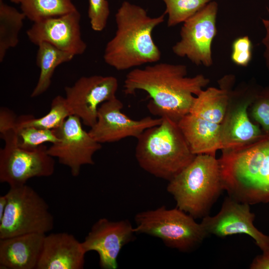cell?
Wrapping results in <instances>:
<instances>
[{
  "label": "cell",
  "instance_id": "cell-1",
  "mask_svg": "<svg viewBox=\"0 0 269 269\" xmlns=\"http://www.w3.org/2000/svg\"><path fill=\"white\" fill-rule=\"evenodd\" d=\"M209 82L201 74L188 77L184 64L162 62L131 70L123 87L126 95L145 91L150 98L147 106L151 114L178 123L189 114L196 96Z\"/></svg>",
  "mask_w": 269,
  "mask_h": 269
},
{
  "label": "cell",
  "instance_id": "cell-2",
  "mask_svg": "<svg viewBox=\"0 0 269 269\" xmlns=\"http://www.w3.org/2000/svg\"><path fill=\"white\" fill-rule=\"evenodd\" d=\"M165 14L151 17L143 7L123 1L115 15V34L105 48V63L124 71L159 61L161 52L152 33L164 22Z\"/></svg>",
  "mask_w": 269,
  "mask_h": 269
},
{
  "label": "cell",
  "instance_id": "cell-3",
  "mask_svg": "<svg viewBox=\"0 0 269 269\" xmlns=\"http://www.w3.org/2000/svg\"><path fill=\"white\" fill-rule=\"evenodd\" d=\"M219 161L230 197L249 205L269 202V135L243 147L222 150Z\"/></svg>",
  "mask_w": 269,
  "mask_h": 269
},
{
  "label": "cell",
  "instance_id": "cell-4",
  "mask_svg": "<svg viewBox=\"0 0 269 269\" xmlns=\"http://www.w3.org/2000/svg\"><path fill=\"white\" fill-rule=\"evenodd\" d=\"M145 130L137 138L135 156L140 167L150 174L169 181L188 165L194 154L178 123L166 117Z\"/></svg>",
  "mask_w": 269,
  "mask_h": 269
},
{
  "label": "cell",
  "instance_id": "cell-5",
  "mask_svg": "<svg viewBox=\"0 0 269 269\" xmlns=\"http://www.w3.org/2000/svg\"><path fill=\"white\" fill-rule=\"evenodd\" d=\"M223 190L219 159L208 154L196 155L188 165L169 181L167 186L177 207L194 219L208 215Z\"/></svg>",
  "mask_w": 269,
  "mask_h": 269
},
{
  "label": "cell",
  "instance_id": "cell-6",
  "mask_svg": "<svg viewBox=\"0 0 269 269\" xmlns=\"http://www.w3.org/2000/svg\"><path fill=\"white\" fill-rule=\"evenodd\" d=\"M136 233L161 239L165 246L179 251L194 250L208 235L201 223L176 207L162 206L138 213L134 217Z\"/></svg>",
  "mask_w": 269,
  "mask_h": 269
},
{
  "label": "cell",
  "instance_id": "cell-7",
  "mask_svg": "<svg viewBox=\"0 0 269 269\" xmlns=\"http://www.w3.org/2000/svg\"><path fill=\"white\" fill-rule=\"evenodd\" d=\"M7 204L0 220V239L41 233L54 227V218L44 199L25 184L10 187L5 194Z\"/></svg>",
  "mask_w": 269,
  "mask_h": 269
},
{
  "label": "cell",
  "instance_id": "cell-8",
  "mask_svg": "<svg viewBox=\"0 0 269 269\" xmlns=\"http://www.w3.org/2000/svg\"><path fill=\"white\" fill-rule=\"evenodd\" d=\"M229 89L227 112L221 124L222 148L234 149L246 146L264 138L267 134L253 123L249 108L262 87L255 80L242 82L234 90Z\"/></svg>",
  "mask_w": 269,
  "mask_h": 269
},
{
  "label": "cell",
  "instance_id": "cell-9",
  "mask_svg": "<svg viewBox=\"0 0 269 269\" xmlns=\"http://www.w3.org/2000/svg\"><path fill=\"white\" fill-rule=\"evenodd\" d=\"M218 10L217 2L211 1L183 23L180 39L172 47L175 55L197 66L212 65V43L217 33Z\"/></svg>",
  "mask_w": 269,
  "mask_h": 269
},
{
  "label": "cell",
  "instance_id": "cell-10",
  "mask_svg": "<svg viewBox=\"0 0 269 269\" xmlns=\"http://www.w3.org/2000/svg\"><path fill=\"white\" fill-rule=\"evenodd\" d=\"M44 144L28 150L14 142H5L0 150V182L10 187L23 185L33 177H49L55 170L54 157Z\"/></svg>",
  "mask_w": 269,
  "mask_h": 269
},
{
  "label": "cell",
  "instance_id": "cell-11",
  "mask_svg": "<svg viewBox=\"0 0 269 269\" xmlns=\"http://www.w3.org/2000/svg\"><path fill=\"white\" fill-rule=\"evenodd\" d=\"M82 121L71 115L58 128L54 130L59 140L47 148L49 155L67 166L73 176H78L81 167L94 164L93 155L101 147L89 132L84 130Z\"/></svg>",
  "mask_w": 269,
  "mask_h": 269
},
{
  "label": "cell",
  "instance_id": "cell-12",
  "mask_svg": "<svg viewBox=\"0 0 269 269\" xmlns=\"http://www.w3.org/2000/svg\"><path fill=\"white\" fill-rule=\"evenodd\" d=\"M117 79L112 76H83L64 88L65 99L72 115L90 127L96 123L101 104L116 97Z\"/></svg>",
  "mask_w": 269,
  "mask_h": 269
},
{
  "label": "cell",
  "instance_id": "cell-13",
  "mask_svg": "<svg viewBox=\"0 0 269 269\" xmlns=\"http://www.w3.org/2000/svg\"><path fill=\"white\" fill-rule=\"evenodd\" d=\"M123 103L117 97L100 105L95 124L88 131L100 143H111L128 137L136 138L147 129L159 125L162 118L147 116L133 120L122 112Z\"/></svg>",
  "mask_w": 269,
  "mask_h": 269
},
{
  "label": "cell",
  "instance_id": "cell-14",
  "mask_svg": "<svg viewBox=\"0 0 269 269\" xmlns=\"http://www.w3.org/2000/svg\"><path fill=\"white\" fill-rule=\"evenodd\" d=\"M135 234L134 227L127 220L112 221L103 218L93 224L82 245L86 253H98L102 269H116L121 250L134 239Z\"/></svg>",
  "mask_w": 269,
  "mask_h": 269
},
{
  "label": "cell",
  "instance_id": "cell-15",
  "mask_svg": "<svg viewBox=\"0 0 269 269\" xmlns=\"http://www.w3.org/2000/svg\"><path fill=\"white\" fill-rule=\"evenodd\" d=\"M255 215L250 205L227 197L221 210L214 216L207 215L201 222L209 234L220 237L245 234L251 237L263 251L269 249V236L265 235L254 225Z\"/></svg>",
  "mask_w": 269,
  "mask_h": 269
},
{
  "label": "cell",
  "instance_id": "cell-16",
  "mask_svg": "<svg viewBox=\"0 0 269 269\" xmlns=\"http://www.w3.org/2000/svg\"><path fill=\"white\" fill-rule=\"evenodd\" d=\"M81 14L77 9L68 14L34 22L26 31L29 40L38 45L47 42L74 55H82L87 45L80 29Z\"/></svg>",
  "mask_w": 269,
  "mask_h": 269
},
{
  "label": "cell",
  "instance_id": "cell-17",
  "mask_svg": "<svg viewBox=\"0 0 269 269\" xmlns=\"http://www.w3.org/2000/svg\"><path fill=\"white\" fill-rule=\"evenodd\" d=\"M86 254L82 242L71 234L45 235L37 269H82Z\"/></svg>",
  "mask_w": 269,
  "mask_h": 269
},
{
  "label": "cell",
  "instance_id": "cell-18",
  "mask_svg": "<svg viewBox=\"0 0 269 269\" xmlns=\"http://www.w3.org/2000/svg\"><path fill=\"white\" fill-rule=\"evenodd\" d=\"M45 235L31 233L0 239V269H37Z\"/></svg>",
  "mask_w": 269,
  "mask_h": 269
},
{
  "label": "cell",
  "instance_id": "cell-19",
  "mask_svg": "<svg viewBox=\"0 0 269 269\" xmlns=\"http://www.w3.org/2000/svg\"><path fill=\"white\" fill-rule=\"evenodd\" d=\"M177 123L194 154L215 155L218 150L222 149L221 124L207 121L189 113Z\"/></svg>",
  "mask_w": 269,
  "mask_h": 269
},
{
  "label": "cell",
  "instance_id": "cell-20",
  "mask_svg": "<svg viewBox=\"0 0 269 269\" xmlns=\"http://www.w3.org/2000/svg\"><path fill=\"white\" fill-rule=\"evenodd\" d=\"M235 82L234 75H225L219 81L220 88L209 87L196 96L189 114L207 121L221 124L226 115L229 89Z\"/></svg>",
  "mask_w": 269,
  "mask_h": 269
},
{
  "label": "cell",
  "instance_id": "cell-21",
  "mask_svg": "<svg viewBox=\"0 0 269 269\" xmlns=\"http://www.w3.org/2000/svg\"><path fill=\"white\" fill-rule=\"evenodd\" d=\"M37 46L36 62L40 71L37 84L30 95L32 98L38 97L46 92L51 85L56 67L70 61L75 56L47 42H41Z\"/></svg>",
  "mask_w": 269,
  "mask_h": 269
},
{
  "label": "cell",
  "instance_id": "cell-22",
  "mask_svg": "<svg viewBox=\"0 0 269 269\" xmlns=\"http://www.w3.org/2000/svg\"><path fill=\"white\" fill-rule=\"evenodd\" d=\"M25 14L0 0V62L7 51L19 42V33L23 25Z\"/></svg>",
  "mask_w": 269,
  "mask_h": 269
},
{
  "label": "cell",
  "instance_id": "cell-23",
  "mask_svg": "<svg viewBox=\"0 0 269 269\" xmlns=\"http://www.w3.org/2000/svg\"><path fill=\"white\" fill-rule=\"evenodd\" d=\"M20 4L26 17L33 22L77 10L72 0H21Z\"/></svg>",
  "mask_w": 269,
  "mask_h": 269
},
{
  "label": "cell",
  "instance_id": "cell-24",
  "mask_svg": "<svg viewBox=\"0 0 269 269\" xmlns=\"http://www.w3.org/2000/svg\"><path fill=\"white\" fill-rule=\"evenodd\" d=\"M71 115L65 98L58 95L53 99L50 110L46 115L38 118L30 115L20 116L17 118L16 127H33L55 130L59 128Z\"/></svg>",
  "mask_w": 269,
  "mask_h": 269
},
{
  "label": "cell",
  "instance_id": "cell-25",
  "mask_svg": "<svg viewBox=\"0 0 269 269\" xmlns=\"http://www.w3.org/2000/svg\"><path fill=\"white\" fill-rule=\"evenodd\" d=\"M165 4L167 26H174L193 15L212 0H162Z\"/></svg>",
  "mask_w": 269,
  "mask_h": 269
},
{
  "label": "cell",
  "instance_id": "cell-26",
  "mask_svg": "<svg viewBox=\"0 0 269 269\" xmlns=\"http://www.w3.org/2000/svg\"><path fill=\"white\" fill-rule=\"evenodd\" d=\"M17 145L28 150L36 148L46 142L56 143L59 139L54 130L33 127H16Z\"/></svg>",
  "mask_w": 269,
  "mask_h": 269
},
{
  "label": "cell",
  "instance_id": "cell-27",
  "mask_svg": "<svg viewBox=\"0 0 269 269\" xmlns=\"http://www.w3.org/2000/svg\"><path fill=\"white\" fill-rule=\"evenodd\" d=\"M249 116L265 134L269 135V85L262 87L250 105Z\"/></svg>",
  "mask_w": 269,
  "mask_h": 269
},
{
  "label": "cell",
  "instance_id": "cell-28",
  "mask_svg": "<svg viewBox=\"0 0 269 269\" xmlns=\"http://www.w3.org/2000/svg\"><path fill=\"white\" fill-rule=\"evenodd\" d=\"M110 12L107 0H89L88 14L93 30L99 32L105 29Z\"/></svg>",
  "mask_w": 269,
  "mask_h": 269
},
{
  "label": "cell",
  "instance_id": "cell-29",
  "mask_svg": "<svg viewBox=\"0 0 269 269\" xmlns=\"http://www.w3.org/2000/svg\"><path fill=\"white\" fill-rule=\"evenodd\" d=\"M231 60L237 65L246 67L252 57V43L248 36L236 38L232 43Z\"/></svg>",
  "mask_w": 269,
  "mask_h": 269
},
{
  "label": "cell",
  "instance_id": "cell-30",
  "mask_svg": "<svg viewBox=\"0 0 269 269\" xmlns=\"http://www.w3.org/2000/svg\"><path fill=\"white\" fill-rule=\"evenodd\" d=\"M16 115L7 108L1 107L0 110V135L16 130Z\"/></svg>",
  "mask_w": 269,
  "mask_h": 269
},
{
  "label": "cell",
  "instance_id": "cell-31",
  "mask_svg": "<svg viewBox=\"0 0 269 269\" xmlns=\"http://www.w3.org/2000/svg\"><path fill=\"white\" fill-rule=\"evenodd\" d=\"M269 16L267 18H262V22L265 29V35L262 43L264 46V57L267 68L269 70V8L267 7Z\"/></svg>",
  "mask_w": 269,
  "mask_h": 269
},
{
  "label": "cell",
  "instance_id": "cell-32",
  "mask_svg": "<svg viewBox=\"0 0 269 269\" xmlns=\"http://www.w3.org/2000/svg\"><path fill=\"white\" fill-rule=\"evenodd\" d=\"M263 254L258 256L251 264V269H269V249L263 251Z\"/></svg>",
  "mask_w": 269,
  "mask_h": 269
},
{
  "label": "cell",
  "instance_id": "cell-33",
  "mask_svg": "<svg viewBox=\"0 0 269 269\" xmlns=\"http://www.w3.org/2000/svg\"><path fill=\"white\" fill-rule=\"evenodd\" d=\"M7 204L6 195L0 196V220L2 219Z\"/></svg>",
  "mask_w": 269,
  "mask_h": 269
},
{
  "label": "cell",
  "instance_id": "cell-34",
  "mask_svg": "<svg viewBox=\"0 0 269 269\" xmlns=\"http://www.w3.org/2000/svg\"><path fill=\"white\" fill-rule=\"evenodd\" d=\"M11 2L15 3H20L21 0H10Z\"/></svg>",
  "mask_w": 269,
  "mask_h": 269
}]
</instances>
